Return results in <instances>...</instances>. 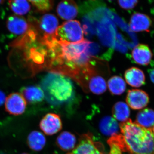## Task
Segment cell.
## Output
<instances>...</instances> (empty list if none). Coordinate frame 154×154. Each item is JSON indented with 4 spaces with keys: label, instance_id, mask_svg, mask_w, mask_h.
Segmentation results:
<instances>
[{
    "label": "cell",
    "instance_id": "cell-21",
    "mask_svg": "<svg viewBox=\"0 0 154 154\" xmlns=\"http://www.w3.org/2000/svg\"><path fill=\"white\" fill-rule=\"evenodd\" d=\"M107 85L111 94L118 96L123 94L126 88L124 80L119 76H114L110 78L108 80Z\"/></svg>",
    "mask_w": 154,
    "mask_h": 154
},
{
    "label": "cell",
    "instance_id": "cell-19",
    "mask_svg": "<svg viewBox=\"0 0 154 154\" xmlns=\"http://www.w3.org/2000/svg\"><path fill=\"white\" fill-rule=\"evenodd\" d=\"M135 122L144 128L152 129L154 125V110L148 108L140 110L137 115Z\"/></svg>",
    "mask_w": 154,
    "mask_h": 154
},
{
    "label": "cell",
    "instance_id": "cell-24",
    "mask_svg": "<svg viewBox=\"0 0 154 154\" xmlns=\"http://www.w3.org/2000/svg\"><path fill=\"white\" fill-rule=\"evenodd\" d=\"M119 5L125 10L133 9L137 5L138 0H118Z\"/></svg>",
    "mask_w": 154,
    "mask_h": 154
},
{
    "label": "cell",
    "instance_id": "cell-15",
    "mask_svg": "<svg viewBox=\"0 0 154 154\" xmlns=\"http://www.w3.org/2000/svg\"><path fill=\"white\" fill-rule=\"evenodd\" d=\"M7 27L11 33L16 35H22L27 32L29 25L24 18L12 16L8 19Z\"/></svg>",
    "mask_w": 154,
    "mask_h": 154
},
{
    "label": "cell",
    "instance_id": "cell-12",
    "mask_svg": "<svg viewBox=\"0 0 154 154\" xmlns=\"http://www.w3.org/2000/svg\"><path fill=\"white\" fill-rule=\"evenodd\" d=\"M58 20L53 14H45L40 19V28L45 34V37L55 36L56 30L58 28Z\"/></svg>",
    "mask_w": 154,
    "mask_h": 154
},
{
    "label": "cell",
    "instance_id": "cell-2",
    "mask_svg": "<svg viewBox=\"0 0 154 154\" xmlns=\"http://www.w3.org/2000/svg\"><path fill=\"white\" fill-rule=\"evenodd\" d=\"M45 98L54 104H63L71 100L75 96V88L69 77L51 72L44 77L40 86Z\"/></svg>",
    "mask_w": 154,
    "mask_h": 154
},
{
    "label": "cell",
    "instance_id": "cell-28",
    "mask_svg": "<svg viewBox=\"0 0 154 154\" xmlns=\"http://www.w3.org/2000/svg\"><path fill=\"white\" fill-rule=\"evenodd\" d=\"M2 0H0V3H1V2H2Z\"/></svg>",
    "mask_w": 154,
    "mask_h": 154
},
{
    "label": "cell",
    "instance_id": "cell-16",
    "mask_svg": "<svg viewBox=\"0 0 154 154\" xmlns=\"http://www.w3.org/2000/svg\"><path fill=\"white\" fill-rule=\"evenodd\" d=\"M56 143L62 150L70 151L74 149L76 143V138L74 134L68 131H65L58 136Z\"/></svg>",
    "mask_w": 154,
    "mask_h": 154
},
{
    "label": "cell",
    "instance_id": "cell-8",
    "mask_svg": "<svg viewBox=\"0 0 154 154\" xmlns=\"http://www.w3.org/2000/svg\"><path fill=\"white\" fill-rule=\"evenodd\" d=\"M131 57L136 63L147 66L151 61L153 54L148 45L140 44L136 45L133 50Z\"/></svg>",
    "mask_w": 154,
    "mask_h": 154
},
{
    "label": "cell",
    "instance_id": "cell-7",
    "mask_svg": "<svg viewBox=\"0 0 154 154\" xmlns=\"http://www.w3.org/2000/svg\"><path fill=\"white\" fill-rule=\"evenodd\" d=\"M126 101L128 105L133 110H141L148 105L149 97L145 91L133 89L128 91Z\"/></svg>",
    "mask_w": 154,
    "mask_h": 154
},
{
    "label": "cell",
    "instance_id": "cell-3",
    "mask_svg": "<svg viewBox=\"0 0 154 154\" xmlns=\"http://www.w3.org/2000/svg\"><path fill=\"white\" fill-rule=\"evenodd\" d=\"M54 37L57 41L66 43H79L85 40L84 30L77 20L63 23L57 28Z\"/></svg>",
    "mask_w": 154,
    "mask_h": 154
},
{
    "label": "cell",
    "instance_id": "cell-13",
    "mask_svg": "<svg viewBox=\"0 0 154 154\" xmlns=\"http://www.w3.org/2000/svg\"><path fill=\"white\" fill-rule=\"evenodd\" d=\"M124 76L126 82L132 87L139 88L145 83L144 73L138 68L132 67L128 69L125 72Z\"/></svg>",
    "mask_w": 154,
    "mask_h": 154
},
{
    "label": "cell",
    "instance_id": "cell-4",
    "mask_svg": "<svg viewBox=\"0 0 154 154\" xmlns=\"http://www.w3.org/2000/svg\"><path fill=\"white\" fill-rule=\"evenodd\" d=\"M67 154H105V148L102 143L94 141L93 135L88 133L82 135L78 145Z\"/></svg>",
    "mask_w": 154,
    "mask_h": 154
},
{
    "label": "cell",
    "instance_id": "cell-11",
    "mask_svg": "<svg viewBox=\"0 0 154 154\" xmlns=\"http://www.w3.org/2000/svg\"><path fill=\"white\" fill-rule=\"evenodd\" d=\"M57 11L61 19L70 21L78 15V6L73 0H63L58 5Z\"/></svg>",
    "mask_w": 154,
    "mask_h": 154
},
{
    "label": "cell",
    "instance_id": "cell-27",
    "mask_svg": "<svg viewBox=\"0 0 154 154\" xmlns=\"http://www.w3.org/2000/svg\"><path fill=\"white\" fill-rule=\"evenodd\" d=\"M29 154L25 153H22V154Z\"/></svg>",
    "mask_w": 154,
    "mask_h": 154
},
{
    "label": "cell",
    "instance_id": "cell-18",
    "mask_svg": "<svg viewBox=\"0 0 154 154\" xmlns=\"http://www.w3.org/2000/svg\"><path fill=\"white\" fill-rule=\"evenodd\" d=\"M46 138L43 134L34 131L28 135L27 143L29 147L34 151H40L46 144Z\"/></svg>",
    "mask_w": 154,
    "mask_h": 154
},
{
    "label": "cell",
    "instance_id": "cell-25",
    "mask_svg": "<svg viewBox=\"0 0 154 154\" xmlns=\"http://www.w3.org/2000/svg\"><path fill=\"white\" fill-rule=\"evenodd\" d=\"M5 95L2 91L0 90V106L3 105L5 101Z\"/></svg>",
    "mask_w": 154,
    "mask_h": 154
},
{
    "label": "cell",
    "instance_id": "cell-26",
    "mask_svg": "<svg viewBox=\"0 0 154 154\" xmlns=\"http://www.w3.org/2000/svg\"><path fill=\"white\" fill-rule=\"evenodd\" d=\"M152 131L153 133L154 134V125L153 127L152 128Z\"/></svg>",
    "mask_w": 154,
    "mask_h": 154
},
{
    "label": "cell",
    "instance_id": "cell-17",
    "mask_svg": "<svg viewBox=\"0 0 154 154\" xmlns=\"http://www.w3.org/2000/svg\"><path fill=\"white\" fill-rule=\"evenodd\" d=\"M99 129L102 134L107 136H112L117 134L119 125L115 119L110 116L103 117L99 122Z\"/></svg>",
    "mask_w": 154,
    "mask_h": 154
},
{
    "label": "cell",
    "instance_id": "cell-14",
    "mask_svg": "<svg viewBox=\"0 0 154 154\" xmlns=\"http://www.w3.org/2000/svg\"><path fill=\"white\" fill-rule=\"evenodd\" d=\"M21 94L26 102L30 104L39 103L44 100L45 95L41 87L30 86L22 88Z\"/></svg>",
    "mask_w": 154,
    "mask_h": 154
},
{
    "label": "cell",
    "instance_id": "cell-22",
    "mask_svg": "<svg viewBox=\"0 0 154 154\" xmlns=\"http://www.w3.org/2000/svg\"><path fill=\"white\" fill-rule=\"evenodd\" d=\"M9 5L11 10L15 14L24 15L30 11V4L27 0H10Z\"/></svg>",
    "mask_w": 154,
    "mask_h": 154
},
{
    "label": "cell",
    "instance_id": "cell-5",
    "mask_svg": "<svg viewBox=\"0 0 154 154\" xmlns=\"http://www.w3.org/2000/svg\"><path fill=\"white\" fill-rule=\"evenodd\" d=\"M27 102L20 93H12L6 98L5 108L6 111L11 115H20L25 112Z\"/></svg>",
    "mask_w": 154,
    "mask_h": 154
},
{
    "label": "cell",
    "instance_id": "cell-1",
    "mask_svg": "<svg viewBox=\"0 0 154 154\" xmlns=\"http://www.w3.org/2000/svg\"><path fill=\"white\" fill-rule=\"evenodd\" d=\"M121 134L119 142L122 152L129 154H154V134L128 119L119 125Z\"/></svg>",
    "mask_w": 154,
    "mask_h": 154
},
{
    "label": "cell",
    "instance_id": "cell-20",
    "mask_svg": "<svg viewBox=\"0 0 154 154\" xmlns=\"http://www.w3.org/2000/svg\"><path fill=\"white\" fill-rule=\"evenodd\" d=\"M112 113L114 118L118 121L124 122L128 119L130 111L128 105L126 103L119 102L113 105Z\"/></svg>",
    "mask_w": 154,
    "mask_h": 154
},
{
    "label": "cell",
    "instance_id": "cell-23",
    "mask_svg": "<svg viewBox=\"0 0 154 154\" xmlns=\"http://www.w3.org/2000/svg\"><path fill=\"white\" fill-rule=\"evenodd\" d=\"M39 11H47L52 8L50 0H29Z\"/></svg>",
    "mask_w": 154,
    "mask_h": 154
},
{
    "label": "cell",
    "instance_id": "cell-10",
    "mask_svg": "<svg viewBox=\"0 0 154 154\" xmlns=\"http://www.w3.org/2000/svg\"><path fill=\"white\" fill-rule=\"evenodd\" d=\"M84 89L96 95H101L107 90L106 81L96 71L88 78Z\"/></svg>",
    "mask_w": 154,
    "mask_h": 154
},
{
    "label": "cell",
    "instance_id": "cell-6",
    "mask_svg": "<svg viewBox=\"0 0 154 154\" xmlns=\"http://www.w3.org/2000/svg\"><path fill=\"white\" fill-rule=\"evenodd\" d=\"M39 127L45 134L52 135L62 129V122L59 115L55 113H48L41 119Z\"/></svg>",
    "mask_w": 154,
    "mask_h": 154
},
{
    "label": "cell",
    "instance_id": "cell-9",
    "mask_svg": "<svg viewBox=\"0 0 154 154\" xmlns=\"http://www.w3.org/2000/svg\"><path fill=\"white\" fill-rule=\"evenodd\" d=\"M152 22L147 15L141 13L134 14L131 18L129 26L131 30L136 32L149 31Z\"/></svg>",
    "mask_w": 154,
    "mask_h": 154
}]
</instances>
